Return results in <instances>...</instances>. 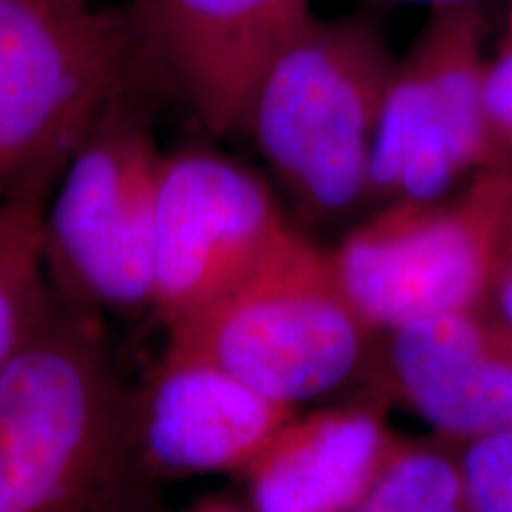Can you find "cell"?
<instances>
[{
  "mask_svg": "<svg viewBox=\"0 0 512 512\" xmlns=\"http://www.w3.org/2000/svg\"><path fill=\"white\" fill-rule=\"evenodd\" d=\"M95 318L57 294L0 370V512H150L133 389Z\"/></svg>",
  "mask_w": 512,
  "mask_h": 512,
  "instance_id": "1",
  "label": "cell"
},
{
  "mask_svg": "<svg viewBox=\"0 0 512 512\" xmlns=\"http://www.w3.org/2000/svg\"><path fill=\"white\" fill-rule=\"evenodd\" d=\"M486 22L477 3L434 10L384 93L370 207L437 200L494 169L484 128Z\"/></svg>",
  "mask_w": 512,
  "mask_h": 512,
  "instance_id": "7",
  "label": "cell"
},
{
  "mask_svg": "<svg viewBox=\"0 0 512 512\" xmlns=\"http://www.w3.org/2000/svg\"><path fill=\"white\" fill-rule=\"evenodd\" d=\"M57 176L0 195V370L34 337L57 292L43 254V214Z\"/></svg>",
  "mask_w": 512,
  "mask_h": 512,
  "instance_id": "13",
  "label": "cell"
},
{
  "mask_svg": "<svg viewBox=\"0 0 512 512\" xmlns=\"http://www.w3.org/2000/svg\"><path fill=\"white\" fill-rule=\"evenodd\" d=\"M505 38H512V0L508 5V34H505Z\"/></svg>",
  "mask_w": 512,
  "mask_h": 512,
  "instance_id": "19",
  "label": "cell"
},
{
  "mask_svg": "<svg viewBox=\"0 0 512 512\" xmlns=\"http://www.w3.org/2000/svg\"><path fill=\"white\" fill-rule=\"evenodd\" d=\"M377 389L430 434L465 444L512 430V332L489 304L380 335Z\"/></svg>",
  "mask_w": 512,
  "mask_h": 512,
  "instance_id": "10",
  "label": "cell"
},
{
  "mask_svg": "<svg viewBox=\"0 0 512 512\" xmlns=\"http://www.w3.org/2000/svg\"><path fill=\"white\" fill-rule=\"evenodd\" d=\"M131 15L200 124L230 136L242 133L268 62L313 12L311 0H133Z\"/></svg>",
  "mask_w": 512,
  "mask_h": 512,
  "instance_id": "9",
  "label": "cell"
},
{
  "mask_svg": "<svg viewBox=\"0 0 512 512\" xmlns=\"http://www.w3.org/2000/svg\"><path fill=\"white\" fill-rule=\"evenodd\" d=\"M467 512H512V430L458 446Z\"/></svg>",
  "mask_w": 512,
  "mask_h": 512,
  "instance_id": "15",
  "label": "cell"
},
{
  "mask_svg": "<svg viewBox=\"0 0 512 512\" xmlns=\"http://www.w3.org/2000/svg\"><path fill=\"white\" fill-rule=\"evenodd\" d=\"M166 342L299 411L356 380L377 335L344 294L328 249L292 223L245 278L166 330Z\"/></svg>",
  "mask_w": 512,
  "mask_h": 512,
  "instance_id": "3",
  "label": "cell"
},
{
  "mask_svg": "<svg viewBox=\"0 0 512 512\" xmlns=\"http://www.w3.org/2000/svg\"><path fill=\"white\" fill-rule=\"evenodd\" d=\"M512 169H489L437 200L380 204L328 249L358 316L384 332L486 302Z\"/></svg>",
  "mask_w": 512,
  "mask_h": 512,
  "instance_id": "6",
  "label": "cell"
},
{
  "mask_svg": "<svg viewBox=\"0 0 512 512\" xmlns=\"http://www.w3.org/2000/svg\"><path fill=\"white\" fill-rule=\"evenodd\" d=\"M406 3H425V5H432L434 10H441V8H453V5L479 3V0H406Z\"/></svg>",
  "mask_w": 512,
  "mask_h": 512,
  "instance_id": "18",
  "label": "cell"
},
{
  "mask_svg": "<svg viewBox=\"0 0 512 512\" xmlns=\"http://www.w3.org/2000/svg\"><path fill=\"white\" fill-rule=\"evenodd\" d=\"M399 441L380 389L297 411L240 472L249 512H347Z\"/></svg>",
  "mask_w": 512,
  "mask_h": 512,
  "instance_id": "12",
  "label": "cell"
},
{
  "mask_svg": "<svg viewBox=\"0 0 512 512\" xmlns=\"http://www.w3.org/2000/svg\"><path fill=\"white\" fill-rule=\"evenodd\" d=\"M150 60L131 12L0 0V195L64 162Z\"/></svg>",
  "mask_w": 512,
  "mask_h": 512,
  "instance_id": "4",
  "label": "cell"
},
{
  "mask_svg": "<svg viewBox=\"0 0 512 512\" xmlns=\"http://www.w3.org/2000/svg\"><path fill=\"white\" fill-rule=\"evenodd\" d=\"M486 304L503 320L505 328L512 332V195L508 209H505L501 233H498L494 268H491L489 290H486Z\"/></svg>",
  "mask_w": 512,
  "mask_h": 512,
  "instance_id": "17",
  "label": "cell"
},
{
  "mask_svg": "<svg viewBox=\"0 0 512 512\" xmlns=\"http://www.w3.org/2000/svg\"><path fill=\"white\" fill-rule=\"evenodd\" d=\"M164 152L124 95L64 162L43 214V254L60 297L93 313H152V228Z\"/></svg>",
  "mask_w": 512,
  "mask_h": 512,
  "instance_id": "5",
  "label": "cell"
},
{
  "mask_svg": "<svg viewBox=\"0 0 512 512\" xmlns=\"http://www.w3.org/2000/svg\"><path fill=\"white\" fill-rule=\"evenodd\" d=\"M347 512H467L458 444L401 437L387 465Z\"/></svg>",
  "mask_w": 512,
  "mask_h": 512,
  "instance_id": "14",
  "label": "cell"
},
{
  "mask_svg": "<svg viewBox=\"0 0 512 512\" xmlns=\"http://www.w3.org/2000/svg\"><path fill=\"white\" fill-rule=\"evenodd\" d=\"M482 110L494 169H512V38L486 60Z\"/></svg>",
  "mask_w": 512,
  "mask_h": 512,
  "instance_id": "16",
  "label": "cell"
},
{
  "mask_svg": "<svg viewBox=\"0 0 512 512\" xmlns=\"http://www.w3.org/2000/svg\"><path fill=\"white\" fill-rule=\"evenodd\" d=\"M294 413L211 358L166 342L133 389V439L150 477L240 475Z\"/></svg>",
  "mask_w": 512,
  "mask_h": 512,
  "instance_id": "11",
  "label": "cell"
},
{
  "mask_svg": "<svg viewBox=\"0 0 512 512\" xmlns=\"http://www.w3.org/2000/svg\"><path fill=\"white\" fill-rule=\"evenodd\" d=\"M278 195L211 150L164 152L152 228V313L166 330L219 299L292 226Z\"/></svg>",
  "mask_w": 512,
  "mask_h": 512,
  "instance_id": "8",
  "label": "cell"
},
{
  "mask_svg": "<svg viewBox=\"0 0 512 512\" xmlns=\"http://www.w3.org/2000/svg\"><path fill=\"white\" fill-rule=\"evenodd\" d=\"M396 57L366 17H316L256 81L242 133L309 226L370 207V157Z\"/></svg>",
  "mask_w": 512,
  "mask_h": 512,
  "instance_id": "2",
  "label": "cell"
}]
</instances>
